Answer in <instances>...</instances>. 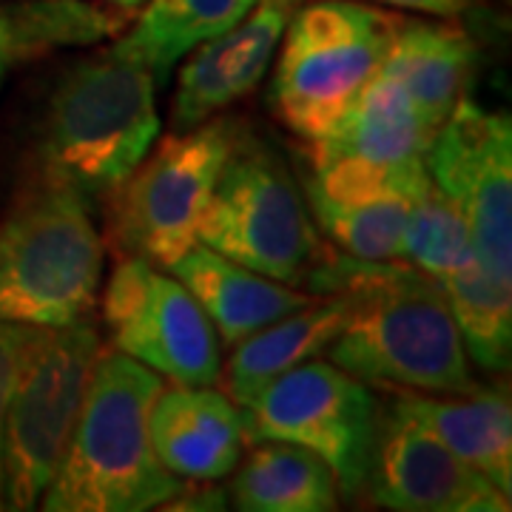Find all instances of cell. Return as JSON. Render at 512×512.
Instances as JSON below:
<instances>
[{"label":"cell","mask_w":512,"mask_h":512,"mask_svg":"<svg viewBox=\"0 0 512 512\" xmlns=\"http://www.w3.org/2000/svg\"><path fill=\"white\" fill-rule=\"evenodd\" d=\"M319 296L348 299V322L330 342V365L370 387L424 393L476 390L456 319L439 282L393 259L330 256L305 279Z\"/></svg>","instance_id":"6da1fadb"},{"label":"cell","mask_w":512,"mask_h":512,"mask_svg":"<svg viewBox=\"0 0 512 512\" xmlns=\"http://www.w3.org/2000/svg\"><path fill=\"white\" fill-rule=\"evenodd\" d=\"M163 376L120 350L97 356L66 458L40 504L49 512H146L183 490L154 453L148 419Z\"/></svg>","instance_id":"7a4b0ae2"},{"label":"cell","mask_w":512,"mask_h":512,"mask_svg":"<svg viewBox=\"0 0 512 512\" xmlns=\"http://www.w3.org/2000/svg\"><path fill=\"white\" fill-rule=\"evenodd\" d=\"M160 134L157 77L140 60L109 49L80 60L57 83L37 146L43 183L83 197L111 194Z\"/></svg>","instance_id":"3957f363"},{"label":"cell","mask_w":512,"mask_h":512,"mask_svg":"<svg viewBox=\"0 0 512 512\" xmlns=\"http://www.w3.org/2000/svg\"><path fill=\"white\" fill-rule=\"evenodd\" d=\"M89 197L40 183L0 225V319L29 328L83 322L97 302L103 239Z\"/></svg>","instance_id":"277c9868"},{"label":"cell","mask_w":512,"mask_h":512,"mask_svg":"<svg viewBox=\"0 0 512 512\" xmlns=\"http://www.w3.org/2000/svg\"><path fill=\"white\" fill-rule=\"evenodd\" d=\"M399 20L348 0H322L291 15L271 86V106L288 131L305 143L328 137L379 74Z\"/></svg>","instance_id":"5b68a950"},{"label":"cell","mask_w":512,"mask_h":512,"mask_svg":"<svg viewBox=\"0 0 512 512\" xmlns=\"http://www.w3.org/2000/svg\"><path fill=\"white\" fill-rule=\"evenodd\" d=\"M100 336L89 322L29 328L3 433V507L35 510L57 476L86 390Z\"/></svg>","instance_id":"8992f818"},{"label":"cell","mask_w":512,"mask_h":512,"mask_svg":"<svg viewBox=\"0 0 512 512\" xmlns=\"http://www.w3.org/2000/svg\"><path fill=\"white\" fill-rule=\"evenodd\" d=\"M288 165L271 148L234 140L197 242L256 274L296 285L319 262V239Z\"/></svg>","instance_id":"52a82bcc"},{"label":"cell","mask_w":512,"mask_h":512,"mask_svg":"<svg viewBox=\"0 0 512 512\" xmlns=\"http://www.w3.org/2000/svg\"><path fill=\"white\" fill-rule=\"evenodd\" d=\"M234 126L205 120L174 131L114 188L111 242L123 256L168 268L197 245L200 222L231 148Z\"/></svg>","instance_id":"ba28073f"},{"label":"cell","mask_w":512,"mask_h":512,"mask_svg":"<svg viewBox=\"0 0 512 512\" xmlns=\"http://www.w3.org/2000/svg\"><path fill=\"white\" fill-rule=\"evenodd\" d=\"M248 441H291L322 458L342 498L367 490L382 404L370 384L330 362H302L242 407Z\"/></svg>","instance_id":"9c48e42d"},{"label":"cell","mask_w":512,"mask_h":512,"mask_svg":"<svg viewBox=\"0 0 512 512\" xmlns=\"http://www.w3.org/2000/svg\"><path fill=\"white\" fill-rule=\"evenodd\" d=\"M111 345L174 384H217L220 336L177 276L123 256L103 293Z\"/></svg>","instance_id":"30bf717a"},{"label":"cell","mask_w":512,"mask_h":512,"mask_svg":"<svg viewBox=\"0 0 512 512\" xmlns=\"http://www.w3.org/2000/svg\"><path fill=\"white\" fill-rule=\"evenodd\" d=\"M430 183L464 217L478 262L512 282V123L461 97L424 151Z\"/></svg>","instance_id":"8fae6325"},{"label":"cell","mask_w":512,"mask_h":512,"mask_svg":"<svg viewBox=\"0 0 512 512\" xmlns=\"http://www.w3.org/2000/svg\"><path fill=\"white\" fill-rule=\"evenodd\" d=\"M367 490L379 507L399 512L510 510V495L444 447L399 399L382 407Z\"/></svg>","instance_id":"7c38bea8"},{"label":"cell","mask_w":512,"mask_h":512,"mask_svg":"<svg viewBox=\"0 0 512 512\" xmlns=\"http://www.w3.org/2000/svg\"><path fill=\"white\" fill-rule=\"evenodd\" d=\"M293 0H259L254 9L228 32L205 40L180 72L171 126L188 131L211 120V114L254 92L265 77L285 23L291 18Z\"/></svg>","instance_id":"4fadbf2b"},{"label":"cell","mask_w":512,"mask_h":512,"mask_svg":"<svg viewBox=\"0 0 512 512\" xmlns=\"http://www.w3.org/2000/svg\"><path fill=\"white\" fill-rule=\"evenodd\" d=\"M148 433L171 476L200 484L234 473L245 444H251L242 407L211 384L163 387L151 407Z\"/></svg>","instance_id":"5bb4252c"},{"label":"cell","mask_w":512,"mask_h":512,"mask_svg":"<svg viewBox=\"0 0 512 512\" xmlns=\"http://www.w3.org/2000/svg\"><path fill=\"white\" fill-rule=\"evenodd\" d=\"M168 274L177 276L200 302L220 342L228 348L313 302V293H302L285 282L256 274L200 242L191 245L177 262H171Z\"/></svg>","instance_id":"9a60e30c"},{"label":"cell","mask_w":512,"mask_h":512,"mask_svg":"<svg viewBox=\"0 0 512 512\" xmlns=\"http://www.w3.org/2000/svg\"><path fill=\"white\" fill-rule=\"evenodd\" d=\"M379 72L396 80L424 123L439 131L476 72V43L450 23L399 20Z\"/></svg>","instance_id":"2e32d148"},{"label":"cell","mask_w":512,"mask_h":512,"mask_svg":"<svg viewBox=\"0 0 512 512\" xmlns=\"http://www.w3.org/2000/svg\"><path fill=\"white\" fill-rule=\"evenodd\" d=\"M433 128L387 74H376L353 100L328 137L311 143L313 165L336 157H359L370 163L419 160L433 140Z\"/></svg>","instance_id":"e0dca14e"},{"label":"cell","mask_w":512,"mask_h":512,"mask_svg":"<svg viewBox=\"0 0 512 512\" xmlns=\"http://www.w3.org/2000/svg\"><path fill=\"white\" fill-rule=\"evenodd\" d=\"M348 311V299L342 296H325L322 302L313 299L311 305L276 319L274 325L256 330L234 345L225 373L231 399L245 407L282 373L319 359L342 333Z\"/></svg>","instance_id":"ac0fdd59"},{"label":"cell","mask_w":512,"mask_h":512,"mask_svg":"<svg viewBox=\"0 0 512 512\" xmlns=\"http://www.w3.org/2000/svg\"><path fill=\"white\" fill-rule=\"evenodd\" d=\"M396 399L461 461L490 478L504 495L512 493V410L504 393L476 387L456 393V399L416 393Z\"/></svg>","instance_id":"d6986e66"},{"label":"cell","mask_w":512,"mask_h":512,"mask_svg":"<svg viewBox=\"0 0 512 512\" xmlns=\"http://www.w3.org/2000/svg\"><path fill=\"white\" fill-rule=\"evenodd\" d=\"M231 481L234 507L245 512H330L339 487L322 458L291 441H254Z\"/></svg>","instance_id":"ffe728a7"},{"label":"cell","mask_w":512,"mask_h":512,"mask_svg":"<svg viewBox=\"0 0 512 512\" xmlns=\"http://www.w3.org/2000/svg\"><path fill=\"white\" fill-rule=\"evenodd\" d=\"M137 23L117 40V52L148 66L165 83L174 63L211 37L228 32L259 0H146Z\"/></svg>","instance_id":"44dd1931"},{"label":"cell","mask_w":512,"mask_h":512,"mask_svg":"<svg viewBox=\"0 0 512 512\" xmlns=\"http://www.w3.org/2000/svg\"><path fill=\"white\" fill-rule=\"evenodd\" d=\"M461 345L478 367L507 370L512 353V282L493 276L478 256L439 282Z\"/></svg>","instance_id":"7402d4cb"},{"label":"cell","mask_w":512,"mask_h":512,"mask_svg":"<svg viewBox=\"0 0 512 512\" xmlns=\"http://www.w3.org/2000/svg\"><path fill=\"white\" fill-rule=\"evenodd\" d=\"M308 191V188H305ZM416 200L379 197H325L308 191V205L319 228L339 248L356 259H396L402 256L404 228Z\"/></svg>","instance_id":"603a6c76"},{"label":"cell","mask_w":512,"mask_h":512,"mask_svg":"<svg viewBox=\"0 0 512 512\" xmlns=\"http://www.w3.org/2000/svg\"><path fill=\"white\" fill-rule=\"evenodd\" d=\"M402 256L436 282L456 274L476 256L467 222L436 185H430L410 208Z\"/></svg>","instance_id":"cb8c5ba5"},{"label":"cell","mask_w":512,"mask_h":512,"mask_svg":"<svg viewBox=\"0 0 512 512\" xmlns=\"http://www.w3.org/2000/svg\"><path fill=\"white\" fill-rule=\"evenodd\" d=\"M43 55L46 49L37 29L35 0L0 6V83L12 72V66Z\"/></svg>","instance_id":"d4e9b609"},{"label":"cell","mask_w":512,"mask_h":512,"mask_svg":"<svg viewBox=\"0 0 512 512\" xmlns=\"http://www.w3.org/2000/svg\"><path fill=\"white\" fill-rule=\"evenodd\" d=\"M26 330L29 325H15V322L0 319V510H3V433H6V413H9V399L15 387Z\"/></svg>","instance_id":"484cf974"},{"label":"cell","mask_w":512,"mask_h":512,"mask_svg":"<svg viewBox=\"0 0 512 512\" xmlns=\"http://www.w3.org/2000/svg\"><path fill=\"white\" fill-rule=\"evenodd\" d=\"M228 495L222 490H200V493H185V487L174 495L171 501H165L163 510H222Z\"/></svg>","instance_id":"4316f807"},{"label":"cell","mask_w":512,"mask_h":512,"mask_svg":"<svg viewBox=\"0 0 512 512\" xmlns=\"http://www.w3.org/2000/svg\"><path fill=\"white\" fill-rule=\"evenodd\" d=\"M379 3L402 6V9H413L424 15H439V18H456L473 0H379Z\"/></svg>","instance_id":"83f0119b"},{"label":"cell","mask_w":512,"mask_h":512,"mask_svg":"<svg viewBox=\"0 0 512 512\" xmlns=\"http://www.w3.org/2000/svg\"><path fill=\"white\" fill-rule=\"evenodd\" d=\"M111 6H117V9H126V12H131V9H137V6H143L146 0H109Z\"/></svg>","instance_id":"f1b7e54d"}]
</instances>
